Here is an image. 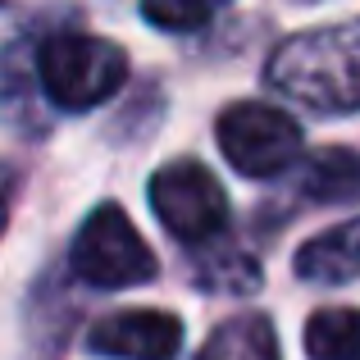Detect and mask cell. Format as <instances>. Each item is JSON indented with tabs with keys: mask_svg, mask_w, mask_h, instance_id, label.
Listing matches in <instances>:
<instances>
[{
	"mask_svg": "<svg viewBox=\"0 0 360 360\" xmlns=\"http://www.w3.org/2000/svg\"><path fill=\"white\" fill-rule=\"evenodd\" d=\"M301 192L310 201H347L360 192V155L347 146H328L319 155L306 160V174H301Z\"/></svg>",
	"mask_w": 360,
	"mask_h": 360,
	"instance_id": "10",
	"label": "cell"
},
{
	"mask_svg": "<svg viewBox=\"0 0 360 360\" xmlns=\"http://www.w3.org/2000/svg\"><path fill=\"white\" fill-rule=\"evenodd\" d=\"M73 274L91 288H137L155 278V255L119 205H101L73 238Z\"/></svg>",
	"mask_w": 360,
	"mask_h": 360,
	"instance_id": "3",
	"label": "cell"
},
{
	"mask_svg": "<svg viewBox=\"0 0 360 360\" xmlns=\"http://www.w3.org/2000/svg\"><path fill=\"white\" fill-rule=\"evenodd\" d=\"M37 78L60 110H91L123 87L128 55L105 37L60 32L37 51Z\"/></svg>",
	"mask_w": 360,
	"mask_h": 360,
	"instance_id": "2",
	"label": "cell"
},
{
	"mask_svg": "<svg viewBox=\"0 0 360 360\" xmlns=\"http://www.w3.org/2000/svg\"><path fill=\"white\" fill-rule=\"evenodd\" d=\"M219 146L246 178H278L301 160V128L292 115L260 101H242L219 115Z\"/></svg>",
	"mask_w": 360,
	"mask_h": 360,
	"instance_id": "4",
	"label": "cell"
},
{
	"mask_svg": "<svg viewBox=\"0 0 360 360\" xmlns=\"http://www.w3.org/2000/svg\"><path fill=\"white\" fill-rule=\"evenodd\" d=\"M150 210L178 242H205L229 224V196L205 165L174 160L150 178Z\"/></svg>",
	"mask_w": 360,
	"mask_h": 360,
	"instance_id": "5",
	"label": "cell"
},
{
	"mask_svg": "<svg viewBox=\"0 0 360 360\" xmlns=\"http://www.w3.org/2000/svg\"><path fill=\"white\" fill-rule=\"evenodd\" d=\"M306 352L310 360H360V310L328 306L306 319Z\"/></svg>",
	"mask_w": 360,
	"mask_h": 360,
	"instance_id": "9",
	"label": "cell"
},
{
	"mask_svg": "<svg viewBox=\"0 0 360 360\" xmlns=\"http://www.w3.org/2000/svg\"><path fill=\"white\" fill-rule=\"evenodd\" d=\"M183 324L165 310H119L91 328V352L115 360H174Z\"/></svg>",
	"mask_w": 360,
	"mask_h": 360,
	"instance_id": "6",
	"label": "cell"
},
{
	"mask_svg": "<svg viewBox=\"0 0 360 360\" xmlns=\"http://www.w3.org/2000/svg\"><path fill=\"white\" fill-rule=\"evenodd\" d=\"M0 229H5V205H0Z\"/></svg>",
	"mask_w": 360,
	"mask_h": 360,
	"instance_id": "12",
	"label": "cell"
},
{
	"mask_svg": "<svg viewBox=\"0 0 360 360\" xmlns=\"http://www.w3.org/2000/svg\"><path fill=\"white\" fill-rule=\"evenodd\" d=\"M274 91L319 115L360 110V23H333L297 32L269 55L264 69Z\"/></svg>",
	"mask_w": 360,
	"mask_h": 360,
	"instance_id": "1",
	"label": "cell"
},
{
	"mask_svg": "<svg viewBox=\"0 0 360 360\" xmlns=\"http://www.w3.org/2000/svg\"><path fill=\"white\" fill-rule=\"evenodd\" d=\"M196 360H278V338L264 315H238L214 328Z\"/></svg>",
	"mask_w": 360,
	"mask_h": 360,
	"instance_id": "8",
	"label": "cell"
},
{
	"mask_svg": "<svg viewBox=\"0 0 360 360\" xmlns=\"http://www.w3.org/2000/svg\"><path fill=\"white\" fill-rule=\"evenodd\" d=\"M229 0H141L146 23H155L160 32H196L205 27Z\"/></svg>",
	"mask_w": 360,
	"mask_h": 360,
	"instance_id": "11",
	"label": "cell"
},
{
	"mask_svg": "<svg viewBox=\"0 0 360 360\" xmlns=\"http://www.w3.org/2000/svg\"><path fill=\"white\" fill-rule=\"evenodd\" d=\"M297 274L306 283H352L360 274V219L310 238L297 251Z\"/></svg>",
	"mask_w": 360,
	"mask_h": 360,
	"instance_id": "7",
	"label": "cell"
}]
</instances>
